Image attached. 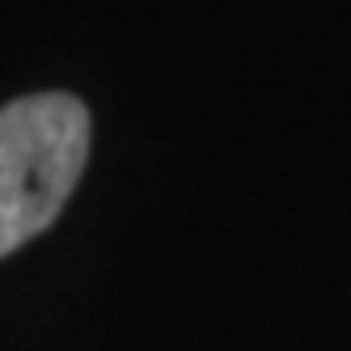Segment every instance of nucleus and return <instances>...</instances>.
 I'll return each instance as SVG.
<instances>
[{"instance_id":"nucleus-1","label":"nucleus","mask_w":351,"mask_h":351,"mask_svg":"<svg viewBox=\"0 0 351 351\" xmlns=\"http://www.w3.org/2000/svg\"><path fill=\"white\" fill-rule=\"evenodd\" d=\"M89 110L68 93L0 106V258L51 224L81 182Z\"/></svg>"}]
</instances>
